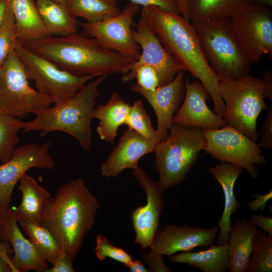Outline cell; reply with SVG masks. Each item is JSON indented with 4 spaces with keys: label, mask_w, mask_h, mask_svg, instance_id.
<instances>
[{
    "label": "cell",
    "mask_w": 272,
    "mask_h": 272,
    "mask_svg": "<svg viewBox=\"0 0 272 272\" xmlns=\"http://www.w3.org/2000/svg\"><path fill=\"white\" fill-rule=\"evenodd\" d=\"M141 16L167 51L209 93L214 112L223 117L226 106L220 93V79L210 65L193 25L181 15L153 6L143 7Z\"/></svg>",
    "instance_id": "1"
},
{
    "label": "cell",
    "mask_w": 272,
    "mask_h": 272,
    "mask_svg": "<svg viewBox=\"0 0 272 272\" xmlns=\"http://www.w3.org/2000/svg\"><path fill=\"white\" fill-rule=\"evenodd\" d=\"M101 205L81 179L59 186L51 197L41 225L73 260L92 228Z\"/></svg>",
    "instance_id": "2"
},
{
    "label": "cell",
    "mask_w": 272,
    "mask_h": 272,
    "mask_svg": "<svg viewBox=\"0 0 272 272\" xmlns=\"http://www.w3.org/2000/svg\"><path fill=\"white\" fill-rule=\"evenodd\" d=\"M25 46L58 67L79 76L123 75L129 72L134 62L106 49L95 39L77 33L65 36H49Z\"/></svg>",
    "instance_id": "3"
},
{
    "label": "cell",
    "mask_w": 272,
    "mask_h": 272,
    "mask_svg": "<svg viewBox=\"0 0 272 272\" xmlns=\"http://www.w3.org/2000/svg\"><path fill=\"white\" fill-rule=\"evenodd\" d=\"M106 77H97L72 97L38 111L34 119L24 121L23 132L39 131L41 137L53 131L65 132L77 140L83 149L91 152V125L99 95L98 87Z\"/></svg>",
    "instance_id": "4"
},
{
    "label": "cell",
    "mask_w": 272,
    "mask_h": 272,
    "mask_svg": "<svg viewBox=\"0 0 272 272\" xmlns=\"http://www.w3.org/2000/svg\"><path fill=\"white\" fill-rule=\"evenodd\" d=\"M205 55L220 81L249 75L253 62L237 36L229 17L193 25Z\"/></svg>",
    "instance_id": "5"
},
{
    "label": "cell",
    "mask_w": 272,
    "mask_h": 272,
    "mask_svg": "<svg viewBox=\"0 0 272 272\" xmlns=\"http://www.w3.org/2000/svg\"><path fill=\"white\" fill-rule=\"evenodd\" d=\"M206 145L202 129L172 124L169 137L158 143L154 151L158 182L164 192L183 182Z\"/></svg>",
    "instance_id": "6"
},
{
    "label": "cell",
    "mask_w": 272,
    "mask_h": 272,
    "mask_svg": "<svg viewBox=\"0 0 272 272\" xmlns=\"http://www.w3.org/2000/svg\"><path fill=\"white\" fill-rule=\"evenodd\" d=\"M220 93L226 109L223 118L233 127L256 142L259 134L256 123L260 113L267 110L263 79L250 76L234 81H221Z\"/></svg>",
    "instance_id": "7"
},
{
    "label": "cell",
    "mask_w": 272,
    "mask_h": 272,
    "mask_svg": "<svg viewBox=\"0 0 272 272\" xmlns=\"http://www.w3.org/2000/svg\"><path fill=\"white\" fill-rule=\"evenodd\" d=\"M28 81L13 49L0 68V112L24 117L51 106V99L31 87Z\"/></svg>",
    "instance_id": "8"
},
{
    "label": "cell",
    "mask_w": 272,
    "mask_h": 272,
    "mask_svg": "<svg viewBox=\"0 0 272 272\" xmlns=\"http://www.w3.org/2000/svg\"><path fill=\"white\" fill-rule=\"evenodd\" d=\"M14 49L25 67L28 80L34 81L36 89L50 99L54 104L74 96L94 78L63 70L17 41Z\"/></svg>",
    "instance_id": "9"
},
{
    "label": "cell",
    "mask_w": 272,
    "mask_h": 272,
    "mask_svg": "<svg viewBox=\"0 0 272 272\" xmlns=\"http://www.w3.org/2000/svg\"><path fill=\"white\" fill-rule=\"evenodd\" d=\"M203 131L206 154L221 162L241 167L253 179L258 177L255 165L264 164L266 160L256 142L228 125L218 128L203 129Z\"/></svg>",
    "instance_id": "10"
},
{
    "label": "cell",
    "mask_w": 272,
    "mask_h": 272,
    "mask_svg": "<svg viewBox=\"0 0 272 272\" xmlns=\"http://www.w3.org/2000/svg\"><path fill=\"white\" fill-rule=\"evenodd\" d=\"M51 142L25 144L14 150L7 161L0 164V225L8 223L12 195L16 184L31 168L53 170L55 167L49 153Z\"/></svg>",
    "instance_id": "11"
},
{
    "label": "cell",
    "mask_w": 272,
    "mask_h": 272,
    "mask_svg": "<svg viewBox=\"0 0 272 272\" xmlns=\"http://www.w3.org/2000/svg\"><path fill=\"white\" fill-rule=\"evenodd\" d=\"M233 28L253 62L272 55V14L267 6L246 2L230 17Z\"/></svg>",
    "instance_id": "12"
},
{
    "label": "cell",
    "mask_w": 272,
    "mask_h": 272,
    "mask_svg": "<svg viewBox=\"0 0 272 272\" xmlns=\"http://www.w3.org/2000/svg\"><path fill=\"white\" fill-rule=\"evenodd\" d=\"M139 9V6L129 2L115 16L96 22H79V25L103 47L135 61L139 58L141 49L133 39L131 26Z\"/></svg>",
    "instance_id": "13"
},
{
    "label": "cell",
    "mask_w": 272,
    "mask_h": 272,
    "mask_svg": "<svg viewBox=\"0 0 272 272\" xmlns=\"http://www.w3.org/2000/svg\"><path fill=\"white\" fill-rule=\"evenodd\" d=\"M131 173L147 196L146 204L137 208L131 213L135 235L134 242L143 248H147L158 229L164 207V191L158 181L152 180L139 166L132 170Z\"/></svg>",
    "instance_id": "14"
},
{
    "label": "cell",
    "mask_w": 272,
    "mask_h": 272,
    "mask_svg": "<svg viewBox=\"0 0 272 272\" xmlns=\"http://www.w3.org/2000/svg\"><path fill=\"white\" fill-rule=\"evenodd\" d=\"M133 26L135 29L132 30L133 38L141 52L139 58L132 64L130 71L142 64L152 66L158 74L160 86L169 83L177 73L185 71L165 48L143 17L138 23H133Z\"/></svg>",
    "instance_id": "15"
},
{
    "label": "cell",
    "mask_w": 272,
    "mask_h": 272,
    "mask_svg": "<svg viewBox=\"0 0 272 272\" xmlns=\"http://www.w3.org/2000/svg\"><path fill=\"white\" fill-rule=\"evenodd\" d=\"M219 228L190 225H165L157 231L150 246V251L168 256L178 252H187L200 246H212Z\"/></svg>",
    "instance_id": "16"
},
{
    "label": "cell",
    "mask_w": 272,
    "mask_h": 272,
    "mask_svg": "<svg viewBox=\"0 0 272 272\" xmlns=\"http://www.w3.org/2000/svg\"><path fill=\"white\" fill-rule=\"evenodd\" d=\"M184 96L181 106L174 113L172 124L202 129L218 128L227 125L222 117L208 106L207 101L211 96L200 81L190 82L185 75Z\"/></svg>",
    "instance_id": "17"
},
{
    "label": "cell",
    "mask_w": 272,
    "mask_h": 272,
    "mask_svg": "<svg viewBox=\"0 0 272 272\" xmlns=\"http://www.w3.org/2000/svg\"><path fill=\"white\" fill-rule=\"evenodd\" d=\"M185 72L184 70L179 72L171 82L153 91L144 90L136 83L130 87L132 92L141 94L153 108L157 118L156 129L160 142L169 137L173 117L184 95Z\"/></svg>",
    "instance_id": "18"
},
{
    "label": "cell",
    "mask_w": 272,
    "mask_h": 272,
    "mask_svg": "<svg viewBox=\"0 0 272 272\" xmlns=\"http://www.w3.org/2000/svg\"><path fill=\"white\" fill-rule=\"evenodd\" d=\"M156 145L133 130L126 129L109 157L102 164L101 175L107 178L115 177L125 169L138 168L140 159L154 152Z\"/></svg>",
    "instance_id": "19"
},
{
    "label": "cell",
    "mask_w": 272,
    "mask_h": 272,
    "mask_svg": "<svg viewBox=\"0 0 272 272\" xmlns=\"http://www.w3.org/2000/svg\"><path fill=\"white\" fill-rule=\"evenodd\" d=\"M208 170L221 185L224 196V210L217 225L219 233L216 243L221 245L228 243L232 225L231 216L240 209V202L235 195L234 185L243 169L234 164L221 162Z\"/></svg>",
    "instance_id": "20"
},
{
    "label": "cell",
    "mask_w": 272,
    "mask_h": 272,
    "mask_svg": "<svg viewBox=\"0 0 272 272\" xmlns=\"http://www.w3.org/2000/svg\"><path fill=\"white\" fill-rule=\"evenodd\" d=\"M22 199L16 208L9 212L18 223L30 221L41 225L51 197L49 192L33 176L25 174L19 181Z\"/></svg>",
    "instance_id": "21"
},
{
    "label": "cell",
    "mask_w": 272,
    "mask_h": 272,
    "mask_svg": "<svg viewBox=\"0 0 272 272\" xmlns=\"http://www.w3.org/2000/svg\"><path fill=\"white\" fill-rule=\"evenodd\" d=\"M5 229L7 240L14 252L11 258L14 272L30 270L45 272L49 267L48 261L40 254L31 241L23 236L18 227V222L10 212L8 223Z\"/></svg>",
    "instance_id": "22"
},
{
    "label": "cell",
    "mask_w": 272,
    "mask_h": 272,
    "mask_svg": "<svg viewBox=\"0 0 272 272\" xmlns=\"http://www.w3.org/2000/svg\"><path fill=\"white\" fill-rule=\"evenodd\" d=\"M15 20L17 41L23 45L51 36L34 0H9Z\"/></svg>",
    "instance_id": "23"
},
{
    "label": "cell",
    "mask_w": 272,
    "mask_h": 272,
    "mask_svg": "<svg viewBox=\"0 0 272 272\" xmlns=\"http://www.w3.org/2000/svg\"><path fill=\"white\" fill-rule=\"evenodd\" d=\"M261 231L246 219H238L231 225L228 242L230 272H246L253 239Z\"/></svg>",
    "instance_id": "24"
},
{
    "label": "cell",
    "mask_w": 272,
    "mask_h": 272,
    "mask_svg": "<svg viewBox=\"0 0 272 272\" xmlns=\"http://www.w3.org/2000/svg\"><path fill=\"white\" fill-rule=\"evenodd\" d=\"M130 106L114 92L106 103L95 107L93 118L99 121L96 130L101 140L113 143L119 127L125 123Z\"/></svg>",
    "instance_id": "25"
},
{
    "label": "cell",
    "mask_w": 272,
    "mask_h": 272,
    "mask_svg": "<svg viewBox=\"0 0 272 272\" xmlns=\"http://www.w3.org/2000/svg\"><path fill=\"white\" fill-rule=\"evenodd\" d=\"M229 245L213 244L207 250L182 252L168 256L173 263L187 264L205 272H225L229 268Z\"/></svg>",
    "instance_id": "26"
},
{
    "label": "cell",
    "mask_w": 272,
    "mask_h": 272,
    "mask_svg": "<svg viewBox=\"0 0 272 272\" xmlns=\"http://www.w3.org/2000/svg\"><path fill=\"white\" fill-rule=\"evenodd\" d=\"M36 4L51 36H65L77 32L79 22L66 5L51 0H36Z\"/></svg>",
    "instance_id": "27"
},
{
    "label": "cell",
    "mask_w": 272,
    "mask_h": 272,
    "mask_svg": "<svg viewBox=\"0 0 272 272\" xmlns=\"http://www.w3.org/2000/svg\"><path fill=\"white\" fill-rule=\"evenodd\" d=\"M246 2L245 0H186L192 25L214 19L230 18Z\"/></svg>",
    "instance_id": "28"
},
{
    "label": "cell",
    "mask_w": 272,
    "mask_h": 272,
    "mask_svg": "<svg viewBox=\"0 0 272 272\" xmlns=\"http://www.w3.org/2000/svg\"><path fill=\"white\" fill-rule=\"evenodd\" d=\"M65 5L74 17L82 18L88 22L101 21L121 11L117 0H67Z\"/></svg>",
    "instance_id": "29"
},
{
    "label": "cell",
    "mask_w": 272,
    "mask_h": 272,
    "mask_svg": "<svg viewBox=\"0 0 272 272\" xmlns=\"http://www.w3.org/2000/svg\"><path fill=\"white\" fill-rule=\"evenodd\" d=\"M19 223L40 254L53 264L62 251L51 233L42 225L30 221Z\"/></svg>",
    "instance_id": "30"
},
{
    "label": "cell",
    "mask_w": 272,
    "mask_h": 272,
    "mask_svg": "<svg viewBox=\"0 0 272 272\" xmlns=\"http://www.w3.org/2000/svg\"><path fill=\"white\" fill-rule=\"evenodd\" d=\"M272 271V236L261 231L254 238L246 272Z\"/></svg>",
    "instance_id": "31"
},
{
    "label": "cell",
    "mask_w": 272,
    "mask_h": 272,
    "mask_svg": "<svg viewBox=\"0 0 272 272\" xmlns=\"http://www.w3.org/2000/svg\"><path fill=\"white\" fill-rule=\"evenodd\" d=\"M24 121L19 117L0 112V162L11 157L19 141V131Z\"/></svg>",
    "instance_id": "32"
},
{
    "label": "cell",
    "mask_w": 272,
    "mask_h": 272,
    "mask_svg": "<svg viewBox=\"0 0 272 272\" xmlns=\"http://www.w3.org/2000/svg\"><path fill=\"white\" fill-rule=\"evenodd\" d=\"M124 124L149 141L156 144L160 142L156 129L152 126L150 117L140 100H135L131 105Z\"/></svg>",
    "instance_id": "33"
},
{
    "label": "cell",
    "mask_w": 272,
    "mask_h": 272,
    "mask_svg": "<svg viewBox=\"0 0 272 272\" xmlns=\"http://www.w3.org/2000/svg\"><path fill=\"white\" fill-rule=\"evenodd\" d=\"M17 41L15 20L10 6L5 19L0 27V68L10 52L14 49Z\"/></svg>",
    "instance_id": "34"
},
{
    "label": "cell",
    "mask_w": 272,
    "mask_h": 272,
    "mask_svg": "<svg viewBox=\"0 0 272 272\" xmlns=\"http://www.w3.org/2000/svg\"><path fill=\"white\" fill-rule=\"evenodd\" d=\"M137 79L136 84L141 89L153 91L160 86L158 74L152 66L142 64L139 65L121 77L123 83Z\"/></svg>",
    "instance_id": "35"
},
{
    "label": "cell",
    "mask_w": 272,
    "mask_h": 272,
    "mask_svg": "<svg viewBox=\"0 0 272 272\" xmlns=\"http://www.w3.org/2000/svg\"><path fill=\"white\" fill-rule=\"evenodd\" d=\"M94 252L99 261H101L107 258H109L123 263L126 266L133 258L124 249L113 245L104 236L101 234H98L96 237Z\"/></svg>",
    "instance_id": "36"
},
{
    "label": "cell",
    "mask_w": 272,
    "mask_h": 272,
    "mask_svg": "<svg viewBox=\"0 0 272 272\" xmlns=\"http://www.w3.org/2000/svg\"><path fill=\"white\" fill-rule=\"evenodd\" d=\"M266 116L263 123L261 132L260 138L257 144L262 149H272V104L268 107Z\"/></svg>",
    "instance_id": "37"
},
{
    "label": "cell",
    "mask_w": 272,
    "mask_h": 272,
    "mask_svg": "<svg viewBox=\"0 0 272 272\" xmlns=\"http://www.w3.org/2000/svg\"><path fill=\"white\" fill-rule=\"evenodd\" d=\"M163 256L161 254L150 251L143 254V261L147 265L150 272L173 271L164 264Z\"/></svg>",
    "instance_id": "38"
},
{
    "label": "cell",
    "mask_w": 272,
    "mask_h": 272,
    "mask_svg": "<svg viewBox=\"0 0 272 272\" xmlns=\"http://www.w3.org/2000/svg\"><path fill=\"white\" fill-rule=\"evenodd\" d=\"M132 3L142 6L143 7L147 6H156L161 9L167 11L175 13L181 15L179 6L176 0H128Z\"/></svg>",
    "instance_id": "39"
},
{
    "label": "cell",
    "mask_w": 272,
    "mask_h": 272,
    "mask_svg": "<svg viewBox=\"0 0 272 272\" xmlns=\"http://www.w3.org/2000/svg\"><path fill=\"white\" fill-rule=\"evenodd\" d=\"M73 259L62 251L52 266L48 268L45 272H74Z\"/></svg>",
    "instance_id": "40"
},
{
    "label": "cell",
    "mask_w": 272,
    "mask_h": 272,
    "mask_svg": "<svg viewBox=\"0 0 272 272\" xmlns=\"http://www.w3.org/2000/svg\"><path fill=\"white\" fill-rule=\"evenodd\" d=\"M249 220L257 227L272 236V218L261 215L252 214Z\"/></svg>",
    "instance_id": "41"
},
{
    "label": "cell",
    "mask_w": 272,
    "mask_h": 272,
    "mask_svg": "<svg viewBox=\"0 0 272 272\" xmlns=\"http://www.w3.org/2000/svg\"><path fill=\"white\" fill-rule=\"evenodd\" d=\"M254 199L249 201L248 207L251 212L261 211L266 208L267 201L272 198V190L264 194H256L253 195Z\"/></svg>",
    "instance_id": "42"
},
{
    "label": "cell",
    "mask_w": 272,
    "mask_h": 272,
    "mask_svg": "<svg viewBox=\"0 0 272 272\" xmlns=\"http://www.w3.org/2000/svg\"><path fill=\"white\" fill-rule=\"evenodd\" d=\"M127 267L131 272H150L143 261L134 258L132 259Z\"/></svg>",
    "instance_id": "43"
},
{
    "label": "cell",
    "mask_w": 272,
    "mask_h": 272,
    "mask_svg": "<svg viewBox=\"0 0 272 272\" xmlns=\"http://www.w3.org/2000/svg\"><path fill=\"white\" fill-rule=\"evenodd\" d=\"M265 84V98L270 100L272 102V75L271 73L267 71L264 73L263 79Z\"/></svg>",
    "instance_id": "44"
},
{
    "label": "cell",
    "mask_w": 272,
    "mask_h": 272,
    "mask_svg": "<svg viewBox=\"0 0 272 272\" xmlns=\"http://www.w3.org/2000/svg\"><path fill=\"white\" fill-rule=\"evenodd\" d=\"M0 272H14L12 261L0 254Z\"/></svg>",
    "instance_id": "45"
},
{
    "label": "cell",
    "mask_w": 272,
    "mask_h": 272,
    "mask_svg": "<svg viewBox=\"0 0 272 272\" xmlns=\"http://www.w3.org/2000/svg\"><path fill=\"white\" fill-rule=\"evenodd\" d=\"M13 250L8 242H0V254L4 256L6 258L11 260V258L9 256V254H11Z\"/></svg>",
    "instance_id": "46"
},
{
    "label": "cell",
    "mask_w": 272,
    "mask_h": 272,
    "mask_svg": "<svg viewBox=\"0 0 272 272\" xmlns=\"http://www.w3.org/2000/svg\"><path fill=\"white\" fill-rule=\"evenodd\" d=\"M8 6L9 0L0 1V27L5 19Z\"/></svg>",
    "instance_id": "47"
},
{
    "label": "cell",
    "mask_w": 272,
    "mask_h": 272,
    "mask_svg": "<svg viewBox=\"0 0 272 272\" xmlns=\"http://www.w3.org/2000/svg\"><path fill=\"white\" fill-rule=\"evenodd\" d=\"M181 10V15L187 20H190V15L187 8L186 0H176Z\"/></svg>",
    "instance_id": "48"
},
{
    "label": "cell",
    "mask_w": 272,
    "mask_h": 272,
    "mask_svg": "<svg viewBox=\"0 0 272 272\" xmlns=\"http://www.w3.org/2000/svg\"><path fill=\"white\" fill-rule=\"evenodd\" d=\"M245 1L265 6L271 7L272 6V0H245Z\"/></svg>",
    "instance_id": "49"
},
{
    "label": "cell",
    "mask_w": 272,
    "mask_h": 272,
    "mask_svg": "<svg viewBox=\"0 0 272 272\" xmlns=\"http://www.w3.org/2000/svg\"><path fill=\"white\" fill-rule=\"evenodd\" d=\"M8 242L5 228L0 225V242Z\"/></svg>",
    "instance_id": "50"
},
{
    "label": "cell",
    "mask_w": 272,
    "mask_h": 272,
    "mask_svg": "<svg viewBox=\"0 0 272 272\" xmlns=\"http://www.w3.org/2000/svg\"><path fill=\"white\" fill-rule=\"evenodd\" d=\"M51 1L65 5L67 0H51Z\"/></svg>",
    "instance_id": "51"
},
{
    "label": "cell",
    "mask_w": 272,
    "mask_h": 272,
    "mask_svg": "<svg viewBox=\"0 0 272 272\" xmlns=\"http://www.w3.org/2000/svg\"><path fill=\"white\" fill-rule=\"evenodd\" d=\"M0 1H1V0H0Z\"/></svg>",
    "instance_id": "52"
}]
</instances>
